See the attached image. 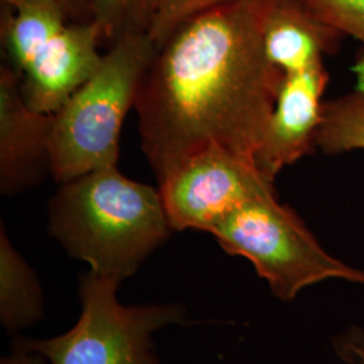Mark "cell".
Here are the masks:
<instances>
[{"mask_svg": "<svg viewBox=\"0 0 364 364\" xmlns=\"http://www.w3.org/2000/svg\"><path fill=\"white\" fill-rule=\"evenodd\" d=\"M102 38L95 21L69 22L43 43L19 73L27 105L43 114L57 112L100 65Z\"/></svg>", "mask_w": 364, "mask_h": 364, "instance_id": "obj_9", "label": "cell"}, {"mask_svg": "<svg viewBox=\"0 0 364 364\" xmlns=\"http://www.w3.org/2000/svg\"><path fill=\"white\" fill-rule=\"evenodd\" d=\"M70 21L53 0H30L18 7L1 4V43L14 69L21 73L33 54Z\"/></svg>", "mask_w": 364, "mask_h": 364, "instance_id": "obj_11", "label": "cell"}, {"mask_svg": "<svg viewBox=\"0 0 364 364\" xmlns=\"http://www.w3.org/2000/svg\"><path fill=\"white\" fill-rule=\"evenodd\" d=\"M328 82L329 73L324 63L284 75L273 114L255 154V168L267 180L275 182L281 170L316 147L324 103L321 97Z\"/></svg>", "mask_w": 364, "mask_h": 364, "instance_id": "obj_7", "label": "cell"}, {"mask_svg": "<svg viewBox=\"0 0 364 364\" xmlns=\"http://www.w3.org/2000/svg\"><path fill=\"white\" fill-rule=\"evenodd\" d=\"M158 0H95L93 21L111 45L126 36L149 34Z\"/></svg>", "mask_w": 364, "mask_h": 364, "instance_id": "obj_14", "label": "cell"}, {"mask_svg": "<svg viewBox=\"0 0 364 364\" xmlns=\"http://www.w3.org/2000/svg\"><path fill=\"white\" fill-rule=\"evenodd\" d=\"M1 364H45L43 359L38 355H31L25 351L14 353L13 356L3 359Z\"/></svg>", "mask_w": 364, "mask_h": 364, "instance_id": "obj_19", "label": "cell"}, {"mask_svg": "<svg viewBox=\"0 0 364 364\" xmlns=\"http://www.w3.org/2000/svg\"><path fill=\"white\" fill-rule=\"evenodd\" d=\"M49 230L91 272L120 282L173 228L159 189L109 166L61 182L49 204Z\"/></svg>", "mask_w": 364, "mask_h": 364, "instance_id": "obj_2", "label": "cell"}, {"mask_svg": "<svg viewBox=\"0 0 364 364\" xmlns=\"http://www.w3.org/2000/svg\"><path fill=\"white\" fill-rule=\"evenodd\" d=\"M311 13L333 27L344 37L360 43V58L364 63V0H299Z\"/></svg>", "mask_w": 364, "mask_h": 364, "instance_id": "obj_15", "label": "cell"}, {"mask_svg": "<svg viewBox=\"0 0 364 364\" xmlns=\"http://www.w3.org/2000/svg\"><path fill=\"white\" fill-rule=\"evenodd\" d=\"M340 355L351 364H364V336L348 333L338 341Z\"/></svg>", "mask_w": 364, "mask_h": 364, "instance_id": "obj_18", "label": "cell"}, {"mask_svg": "<svg viewBox=\"0 0 364 364\" xmlns=\"http://www.w3.org/2000/svg\"><path fill=\"white\" fill-rule=\"evenodd\" d=\"M158 183L173 230L191 228L209 234L235 209L275 192V182L219 146L186 158Z\"/></svg>", "mask_w": 364, "mask_h": 364, "instance_id": "obj_6", "label": "cell"}, {"mask_svg": "<svg viewBox=\"0 0 364 364\" xmlns=\"http://www.w3.org/2000/svg\"><path fill=\"white\" fill-rule=\"evenodd\" d=\"M355 70L356 88L323 103L314 144L328 156L364 150V63L358 61Z\"/></svg>", "mask_w": 364, "mask_h": 364, "instance_id": "obj_12", "label": "cell"}, {"mask_svg": "<svg viewBox=\"0 0 364 364\" xmlns=\"http://www.w3.org/2000/svg\"><path fill=\"white\" fill-rule=\"evenodd\" d=\"M1 267V320L10 329L26 326L41 312L37 281L10 240L0 235Z\"/></svg>", "mask_w": 364, "mask_h": 364, "instance_id": "obj_13", "label": "cell"}, {"mask_svg": "<svg viewBox=\"0 0 364 364\" xmlns=\"http://www.w3.org/2000/svg\"><path fill=\"white\" fill-rule=\"evenodd\" d=\"M156 50L149 34L117 39L91 77L53 114L50 174L55 181L117 166L122 126Z\"/></svg>", "mask_w": 364, "mask_h": 364, "instance_id": "obj_3", "label": "cell"}, {"mask_svg": "<svg viewBox=\"0 0 364 364\" xmlns=\"http://www.w3.org/2000/svg\"><path fill=\"white\" fill-rule=\"evenodd\" d=\"M269 3L234 0L207 10L158 48L134 107L158 182L209 146L255 166L285 75L264 53Z\"/></svg>", "mask_w": 364, "mask_h": 364, "instance_id": "obj_1", "label": "cell"}, {"mask_svg": "<svg viewBox=\"0 0 364 364\" xmlns=\"http://www.w3.org/2000/svg\"><path fill=\"white\" fill-rule=\"evenodd\" d=\"M1 4L18 7L30 0H0ZM55 1L66 14L68 19L70 22L84 23L93 21V9H95V0H53Z\"/></svg>", "mask_w": 364, "mask_h": 364, "instance_id": "obj_17", "label": "cell"}, {"mask_svg": "<svg viewBox=\"0 0 364 364\" xmlns=\"http://www.w3.org/2000/svg\"><path fill=\"white\" fill-rule=\"evenodd\" d=\"M117 282L91 273L81 278L82 312L77 324L58 338L30 341L23 347L52 364H159L151 351V333L181 320L178 306H122Z\"/></svg>", "mask_w": 364, "mask_h": 364, "instance_id": "obj_5", "label": "cell"}, {"mask_svg": "<svg viewBox=\"0 0 364 364\" xmlns=\"http://www.w3.org/2000/svg\"><path fill=\"white\" fill-rule=\"evenodd\" d=\"M210 234L225 252L250 260L282 301H291L304 287L329 278L364 285V272L328 254L275 192L235 209Z\"/></svg>", "mask_w": 364, "mask_h": 364, "instance_id": "obj_4", "label": "cell"}, {"mask_svg": "<svg viewBox=\"0 0 364 364\" xmlns=\"http://www.w3.org/2000/svg\"><path fill=\"white\" fill-rule=\"evenodd\" d=\"M234 0H158L149 36L159 48L191 18Z\"/></svg>", "mask_w": 364, "mask_h": 364, "instance_id": "obj_16", "label": "cell"}, {"mask_svg": "<svg viewBox=\"0 0 364 364\" xmlns=\"http://www.w3.org/2000/svg\"><path fill=\"white\" fill-rule=\"evenodd\" d=\"M344 36L317 19L299 0H270L263 25L269 61L284 73L323 63L338 53Z\"/></svg>", "mask_w": 364, "mask_h": 364, "instance_id": "obj_10", "label": "cell"}, {"mask_svg": "<svg viewBox=\"0 0 364 364\" xmlns=\"http://www.w3.org/2000/svg\"><path fill=\"white\" fill-rule=\"evenodd\" d=\"M53 114L27 105L21 76L13 66L0 68V191L14 195L50 173Z\"/></svg>", "mask_w": 364, "mask_h": 364, "instance_id": "obj_8", "label": "cell"}]
</instances>
